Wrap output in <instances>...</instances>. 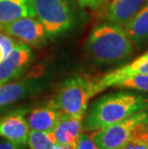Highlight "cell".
Wrapping results in <instances>:
<instances>
[{
  "instance_id": "22",
  "label": "cell",
  "mask_w": 148,
  "mask_h": 149,
  "mask_svg": "<svg viewBox=\"0 0 148 149\" xmlns=\"http://www.w3.org/2000/svg\"><path fill=\"white\" fill-rule=\"evenodd\" d=\"M0 149H26V144L18 143L10 139H0Z\"/></svg>"
},
{
  "instance_id": "5",
  "label": "cell",
  "mask_w": 148,
  "mask_h": 149,
  "mask_svg": "<svg viewBox=\"0 0 148 149\" xmlns=\"http://www.w3.org/2000/svg\"><path fill=\"white\" fill-rule=\"evenodd\" d=\"M146 119L148 110L140 111L121 121L92 132L90 137L98 149H119L128 141L135 129Z\"/></svg>"
},
{
  "instance_id": "9",
  "label": "cell",
  "mask_w": 148,
  "mask_h": 149,
  "mask_svg": "<svg viewBox=\"0 0 148 149\" xmlns=\"http://www.w3.org/2000/svg\"><path fill=\"white\" fill-rule=\"evenodd\" d=\"M83 132V118L62 113L54 130L56 142L63 149H76L81 133Z\"/></svg>"
},
{
  "instance_id": "14",
  "label": "cell",
  "mask_w": 148,
  "mask_h": 149,
  "mask_svg": "<svg viewBox=\"0 0 148 149\" xmlns=\"http://www.w3.org/2000/svg\"><path fill=\"white\" fill-rule=\"evenodd\" d=\"M123 29L134 44H141L148 42V1L128 21Z\"/></svg>"
},
{
  "instance_id": "2",
  "label": "cell",
  "mask_w": 148,
  "mask_h": 149,
  "mask_svg": "<svg viewBox=\"0 0 148 149\" xmlns=\"http://www.w3.org/2000/svg\"><path fill=\"white\" fill-rule=\"evenodd\" d=\"M87 52L98 65H112L128 59L134 53V43L123 27L103 23L96 26L87 42Z\"/></svg>"
},
{
  "instance_id": "10",
  "label": "cell",
  "mask_w": 148,
  "mask_h": 149,
  "mask_svg": "<svg viewBox=\"0 0 148 149\" xmlns=\"http://www.w3.org/2000/svg\"><path fill=\"white\" fill-rule=\"evenodd\" d=\"M62 113L55 100L47 102L45 105L35 108L28 116L27 123L32 130L46 133L54 132L61 118Z\"/></svg>"
},
{
  "instance_id": "15",
  "label": "cell",
  "mask_w": 148,
  "mask_h": 149,
  "mask_svg": "<svg viewBox=\"0 0 148 149\" xmlns=\"http://www.w3.org/2000/svg\"><path fill=\"white\" fill-rule=\"evenodd\" d=\"M38 85L32 81L21 80L0 86V107L22 99L36 91Z\"/></svg>"
},
{
  "instance_id": "18",
  "label": "cell",
  "mask_w": 148,
  "mask_h": 149,
  "mask_svg": "<svg viewBox=\"0 0 148 149\" xmlns=\"http://www.w3.org/2000/svg\"><path fill=\"white\" fill-rule=\"evenodd\" d=\"M115 88L148 93V74H140L121 81Z\"/></svg>"
},
{
  "instance_id": "6",
  "label": "cell",
  "mask_w": 148,
  "mask_h": 149,
  "mask_svg": "<svg viewBox=\"0 0 148 149\" xmlns=\"http://www.w3.org/2000/svg\"><path fill=\"white\" fill-rule=\"evenodd\" d=\"M0 30L30 46L40 47L46 42L44 27L35 17H21L3 26Z\"/></svg>"
},
{
  "instance_id": "3",
  "label": "cell",
  "mask_w": 148,
  "mask_h": 149,
  "mask_svg": "<svg viewBox=\"0 0 148 149\" xmlns=\"http://www.w3.org/2000/svg\"><path fill=\"white\" fill-rule=\"evenodd\" d=\"M94 95L95 81L87 76H72L63 82L55 102L64 115L83 118Z\"/></svg>"
},
{
  "instance_id": "16",
  "label": "cell",
  "mask_w": 148,
  "mask_h": 149,
  "mask_svg": "<svg viewBox=\"0 0 148 149\" xmlns=\"http://www.w3.org/2000/svg\"><path fill=\"white\" fill-rule=\"evenodd\" d=\"M119 149H148V119L141 122Z\"/></svg>"
},
{
  "instance_id": "12",
  "label": "cell",
  "mask_w": 148,
  "mask_h": 149,
  "mask_svg": "<svg viewBox=\"0 0 148 149\" xmlns=\"http://www.w3.org/2000/svg\"><path fill=\"white\" fill-rule=\"evenodd\" d=\"M29 132V125L24 118L23 113H14L0 117V137L26 144Z\"/></svg>"
},
{
  "instance_id": "21",
  "label": "cell",
  "mask_w": 148,
  "mask_h": 149,
  "mask_svg": "<svg viewBox=\"0 0 148 149\" xmlns=\"http://www.w3.org/2000/svg\"><path fill=\"white\" fill-rule=\"evenodd\" d=\"M79 4L84 8H90L92 10L98 9L108 2V0H78Z\"/></svg>"
},
{
  "instance_id": "11",
  "label": "cell",
  "mask_w": 148,
  "mask_h": 149,
  "mask_svg": "<svg viewBox=\"0 0 148 149\" xmlns=\"http://www.w3.org/2000/svg\"><path fill=\"white\" fill-rule=\"evenodd\" d=\"M147 1L148 0H108L107 18L112 23L123 27Z\"/></svg>"
},
{
  "instance_id": "13",
  "label": "cell",
  "mask_w": 148,
  "mask_h": 149,
  "mask_svg": "<svg viewBox=\"0 0 148 149\" xmlns=\"http://www.w3.org/2000/svg\"><path fill=\"white\" fill-rule=\"evenodd\" d=\"M25 17H35L30 0H0V29Z\"/></svg>"
},
{
  "instance_id": "1",
  "label": "cell",
  "mask_w": 148,
  "mask_h": 149,
  "mask_svg": "<svg viewBox=\"0 0 148 149\" xmlns=\"http://www.w3.org/2000/svg\"><path fill=\"white\" fill-rule=\"evenodd\" d=\"M142 110H148V97L142 94L126 91L105 94L88 107L83 117V130L97 131Z\"/></svg>"
},
{
  "instance_id": "20",
  "label": "cell",
  "mask_w": 148,
  "mask_h": 149,
  "mask_svg": "<svg viewBox=\"0 0 148 149\" xmlns=\"http://www.w3.org/2000/svg\"><path fill=\"white\" fill-rule=\"evenodd\" d=\"M76 149H98L93 139L87 133H81Z\"/></svg>"
},
{
  "instance_id": "8",
  "label": "cell",
  "mask_w": 148,
  "mask_h": 149,
  "mask_svg": "<svg viewBox=\"0 0 148 149\" xmlns=\"http://www.w3.org/2000/svg\"><path fill=\"white\" fill-rule=\"evenodd\" d=\"M31 57L32 52L30 47L17 42L9 55L0 62V86L17 78L29 65Z\"/></svg>"
},
{
  "instance_id": "17",
  "label": "cell",
  "mask_w": 148,
  "mask_h": 149,
  "mask_svg": "<svg viewBox=\"0 0 148 149\" xmlns=\"http://www.w3.org/2000/svg\"><path fill=\"white\" fill-rule=\"evenodd\" d=\"M28 144L31 149H55L56 139L54 132H42L31 130L28 136Z\"/></svg>"
},
{
  "instance_id": "7",
  "label": "cell",
  "mask_w": 148,
  "mask_h": 149,
  "mask_svg": "<svg viewBox=\"0 0 148 149\" xmlns=\"http://www.w3.org/2000/svg\"><path fill=\"white\" fill-rule=\"evenodd\" d=\"M140 74H148V51L138 56L128 64L108 71L100 78H95L96 94L106 88H115L121 81Z\"/></svg>"
},
{
  "instance_id": "4",
  "label": "cell",
  "mask_w": 148,
  "mask_h": 149,
  "mask_svg": "<svg viewBox=\"0 0 148 149\" xmlns=\"http://www.w3.org/2000/svg\"><path fill=\"white\" fill-rule=\"evenodd\" d=\"M35 17L42 23L48 36L65 32L73 23L67 0H30Z\"/></svg>"
},
{
  "instance_id": "19",
  "label": "cell",
  "mask_w": 148,
  "mask_h": 149,
  "mask_svg": "<svg viewBox=\"0 0 148 149\" xmlns=\"http://www.w3.org/2000/svg\"><path fill=\"white\" fill-rule=\"evenodd\" d=\"M17 42L12 38V36L0 30V62H2L9 55Z\"/></svg>"
}]
</instances>
